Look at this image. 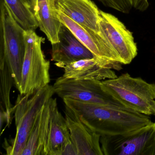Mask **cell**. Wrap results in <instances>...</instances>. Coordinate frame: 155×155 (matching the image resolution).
Segmentation results:
<instances>
[{"instance_id": "6da1fadb", "label": "cell", "mask_w": 155, "mask_h": 155, "mask_svg": "<svg viewBox=\"0 0 155 155\" xmlns=\"http://www.w3.org/2000/svg\"><path fill=\"white\" fill-rule=\"evenodd\" d=\"M63 101L66 107L101 137L125 134L151 122L148 116L124 106L87 103L69 98Z\"/></svg>"}, {"instance_id": "7a4b0ae2", "label": "cell", "mask_w": 155, "mask_h": 155, "mask_svg": "<svg viewBox=\"0 0 155 155\" xmlns=\"http://www.w3.org/2000/svg\"><path fill=\"white\" fill-rule=\"evenodd\" d=\"M101 82L104 89L122 106L155 117V83L131 77L128 73Z\"/></svg>"}, {"instance_id": "3957f363", "label": "cell", "mask_w": 155, "mask_h": 155, "mask_svg": "<svg viewBox=\"0 0 155 155\" xmlns=\"http://www.w3.org/2000/svg\"><path fill=\"white\" fill-rule=\"evenodd\" d=\"M0 59L10 69L18 90L26 51L25 30L17 22L4 0H0Z\"/></svg>"}, {"instance_id": "277c9868", "label": "cell", "mask_w": 155, "mask_h": 155, "mask_svg": "<svg viewBox=\"0 0 155 155\" xmlns=\"http://www.w3.org/2000/svg\"><path fill=\"white\" fill-rule=\"evenodd\" d=\"M54 94L53 86L48 85L31 96L19 95L14 107L16 135L5 147L7 155H21L38 115Z\"/></svg>"}, {"instance_id": "5b68a950", "label": "cell", "mask_w": 155, "mask_h": 155, "mask_svg": "<svg viewBox=\"0 0 155 155\" xmlns=\"http://www.w3.org/2000/svg\"><path fill=\"white\" fill-rule=\"evenodd\" d=\"M26 51L18 91L21 96H31L50 82V62L41 49L45 40L35 31H25Z\"/></svg>"}, {"instance_id": "8992f818", "label": "cell", "mask_w": 155, "mask_h": 155, "mask_svg": "<svg viewBox=\"0 0 155 155\" xmlns=\"http://www.w3.org/2000/svg\"><path fill=\"white\" fill-rule=\"evenodd\" d=\"M104 155H155V122L117 136L101 137Z\"/></svg>"}, {"instance_id": "52a82bcc", "label": "cell", "mask_w": 155, "mask_h": 155, "mask_svg": "<svg viewBox=\"0 0 155 155\" xmlns=\"http://www.w3.org/2000/svg\"><path fill=\"white\" fill-rule=\"evenodd\" d=\"M53 87L55 94L62 99L69 98L87 103L122 106L104 89L101 81L61 76L57 79Z\"/></svg>"}, {"instance_id": "ba28073f", "label": "cell", "mask_w": 155, "mask_h": 155, "mask_svg": "<svg viewBox=\"0 0 155 155\" xmlns=\"http://www.w3.org/2000/svg\"><path fill=\"white\" fill-rule=\"evenodd\" d=\"M99 25L117 53L121 64H130L138 51L132 32L117 17L100 10Z\"/></svg>"}, {"instance_id": "9c48e42d", "label": "cell", "mask_w": 155, "mask_h": 155, "mask_svg": "<svg viewBox=\"0 0 155 155\" xmlns=\"http://www.w3.org/2000/svg\"><path fill=\"white\" fill-rule=\"evenodd\" d=\"M58 17L62 24L92 52L95 58L105 61L121 64L117 53L100 29L99 33L95 32L75 22L58 10Z\"/></svg>"}, {"instance_id": "30bf717a", "label": "cell", "mask_w": 155, "mask_h": 155, "mask_svg": "<svg viewBox=\"0 0 155 155\" xmlns=\"http://www.w3.org/2000/svg\"><path fill=\"white\" fill-rule=\"evenodd\" d=\"M122 64L97 58L84 59L68 64L63 68V77L74 79L102 81L117 77L114 70H120Z\"/></svg>"}, {"instance_id": "8fae6325", "label": "cell", "mask_w": 155, "mask_h": 155, "mask_svg": "<svg viewBox=\"0 0 155 155\" xmlns=\"http://www.w3.org/2000/svg\"><path fill=\"white\" fill-rule=\"evenodd\" d=\"M86 48L64 25L59 32V41L52 44L51 60L58 67L64 68L72 62L94 58Z\"/></svg>"}, {"instance_id": "7c38bea8", "label": "cell", "mask_w": 155, "mask_h": 155, "mask_svg": "<svg viewBox=\"0 0 155 155\" xmlns=\"http://www.w3.org/2000/svg\"><path fill=\"white\" fill-rule=\"evenodd\" d=\"M65 119L78 155H104L100 135L88 128L67 107Z\"/></svg>"}, {"instance_id": "4fadbf2b", "label": "cell", "mask_w": 155, "mask_h": 155, "mask_svg": "<svg viewBox=\"0 0 155 155\" xmlns=\"http://www.w3.org/2000/svg\"><path fill=\"white\" fill-rule=\"evenodd\" d=\"M58 10L78 24L100 32V9L91 0H62L56 2Z\"/></svg>"}, {"instance_id": "5bb4252c", "label": "cell", "mask_w": 155, "mask_h": 155, "mask_svg": "<svg viewBox=\"0 0 155 155\" xmlns=\"http://www.w3.org/2000/svg\"><path fill=\"white\" fill-rule=\"evenodd\" d=\"M49 100L38 115L21 155H47L50 117Z\"/></svg>"}, {"instance_id": "9a60e30c", "label": "cell", "mask_w": 155, "mask_h": 155, "mask_svg": "<svg viewBox=\"0 0 155 155\" xmlns=\"http://www.w3.org/2000/svg\"><path fill=\"white\" fill-rule=\"evenodd\" d=\"M34 14L40 29L51 45L58 42L63 24L58 17L56 0H36Z\"/></svg>"}, {"instance_id": "2e32d148", "label": "cell", "mask_w": 155, "mask_h": 155, "mask_svg": "<svg viewBox=\"0 0 155 155\" xmlns=\"http://www.w3.org/2000/svg\"><path fill=\"white\" fill-rule=\"evenodd\" d=\"M50 117L47 155H61L62 147L70 137L66 119L58 108L57 99L51 98Z\"/></svg>"}, {"instance_id": "e0dca14e", "label": "cell", "mask_w": 155, "mask_h": 155, "mask_svg": "<svg viewBox=\"0 0 155 155\" xmlns=\"http://www.w3.org/2000/svg\"><path fill=\"white\" fill-rule=\"evenodd\" d=\"M1 75V127L3 121L6 126L9 127L12 122V107L10 100V93L13 85H15L14 78L9 67L3 60L0 59Z\"/></svg>"}, {"instance_id": "ac0fdd59", "label": "cell", "mask_w": 155, "mask_h": 155, "mask_svg": "<svg viewBox=\"0 0 155 155\" xmlns=\"http://www.w3.org/2000/svg\"><path fill=\"white\" fill-rule=\"evenodd\" d=\"M17 22L25 31H35L39 27L34 13L26 0H4Z\"/></svg>"}, {"instance_id": "d6986e66", "label": "cell", "mask_w": 155, "mask_h": 155, "mask_svg": "<svg viewBox=\"0 0 155 155\" xmlns=\"http://www.w3.org/2000/svg\"><path fill=\"white\" fill-rule=\"evenodd\" d=\"M103 5L123 13H129L133 8L134 0H98Z\"/></svg>"}, {"instance_id": "ffe728a7", "label": "cell", "mask_w": 155, "mask_h": 155, "mask_svg": "<svg viewBox=\"0 0 155 155\" xmlns=\"http://www.w3.org/2000/svg\"><path fill=\"white\" fill-rule=\"evenodd\" d=\"M78 155L77 148L71 140V137L68 138L65 141L61 155Z\"/></svg>"}, {"instance_id": "44dd1931", "label": "cell", "mask_w": 155, "mask_h": 155, "mask_svg": "<svg viewBox=\"0 0 155 155\" xmlns=\"http://www.w3.org/2000/svg\"><path fill=\"white\" fill-rule=\"evenodd\" d=\"M148 0H134L133 8L140 12H144L148 8Z\"/></svg>"}, {"instance_id": "7402d4cb", "label": "cell", "mask_w": 155, "mask_h": 155, "mask_svg": "<svg viewBox=\"0 0 155 155\" xmlns=\"http://www.w3.org/2000/svg\"><path fill=\"white\" fill-rule=\"evenodd\" d=\"M28 5L30 8L32 10L34 13V8H35V4H36V0H26Z\"/></svg>"}, {"instance_id": "603a6c76", "label": "cell", "mask_w": 155, "mask_h": 155, "mask_svg": "<svg viewBox=\"0 0 155 155\" xmlns=\"http://www.w3.org/2000/svg\"><path fill=\"white\" fill-rule=\"evenodd\" d=\"M62 0H56V2H58L61 1Z\"/></svg>"}]
</instances>
